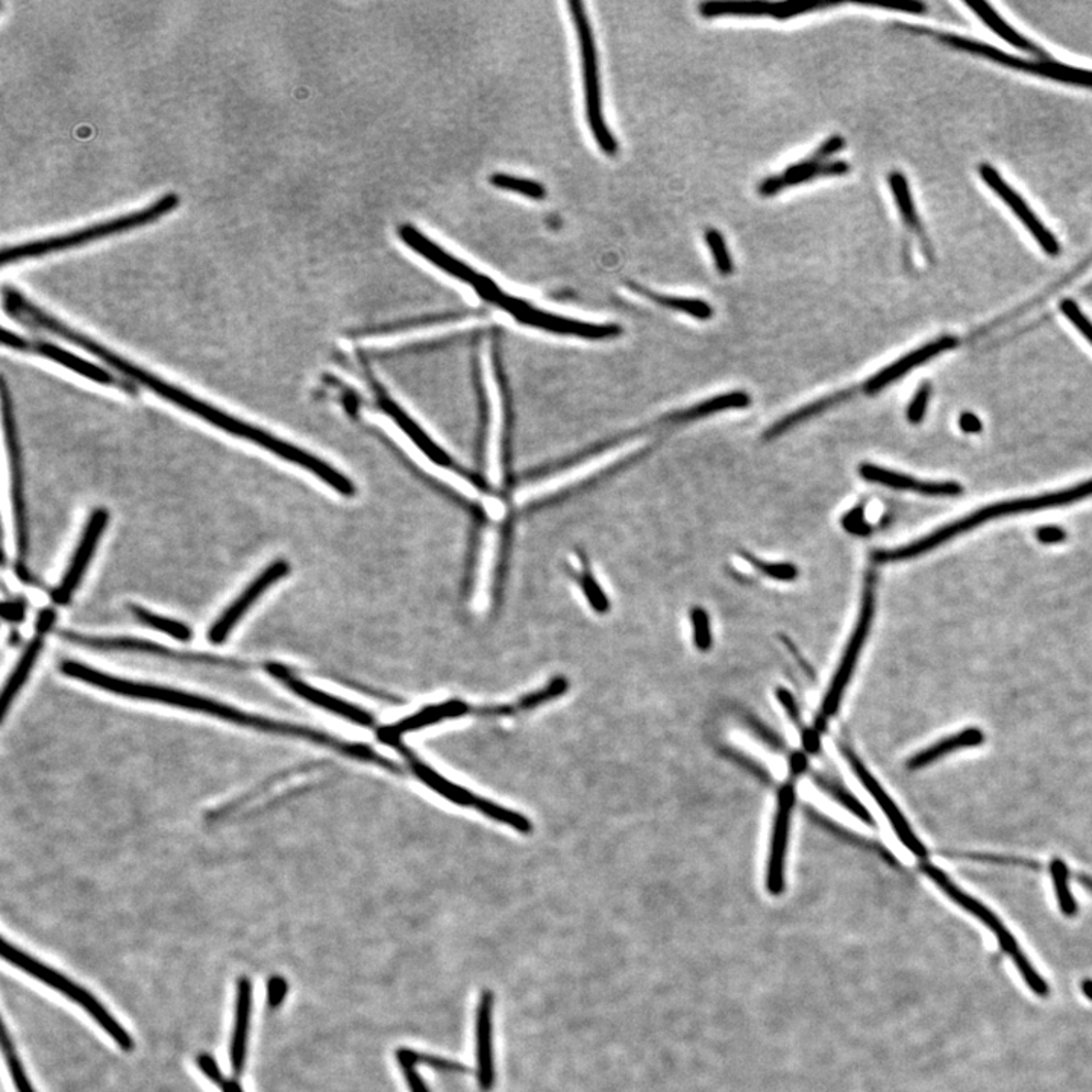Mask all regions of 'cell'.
Wrapping results in <instances>:
<instances>
[{"instance_id":"obj_24","label":"cell","mask_w":1092,"mask_h":1092,"mask_svg":"<svg viewBox=\"0 0 1092 1092\" xmlns=\"http://www.w3.org/2000/svg\"><path fill=\"white\" fill-rule=\"evenodd\" d=\"M494 992L485 991L479 998L476 1010V1076L483 1092H489L495 1085L494 1046H492V1011H494Z\"/></svg>"},{"instance_id":"obj_53","label":"cell","mask_w":1092,"mask_h":1092,"mask_svg":"<svg viewBox=\"0 0 1092 1092\" xmlns=\"http://www.w3.org/2000/svg\"><path fill=\"white\" fill-rule=\"evenodd\" d=\"M2 341L5 346L11 348V350L21 351V353H27L28 351L29 338L19 336L18 333H12L6 328L3 330Z\"/></svg>"},{"instance_id":"obj_45","label":"cell","mask_w":1092,"mask_h":1092,"mask_svg":"<svg viewBox=\"0 0 1092 1092\" xmlns=\"http://www.w3.org/2000/svg\"><path fill=\"white\" fill-rule=\"evenodd\" d=\"M396 1061L401 1066V1071L404 1072L405 1082H407L411 1092H430L427 1084L422 1081L421 1074L418 1072L417 1064L405 1055L404 1049L396 1050Z\"/></svg>"},{"instance_id":"obj_14","label":"cell","mask_w":1092,"mask_h":1092,"mask_svg":"<svg viewBox=\"0 0 1092 1092\" xmlns=\"http://www.w3.org/2000/svg\"><path fill=\"white\" fill-rule=\"evenodd\" d=\"M842 755L843 757H846L847 762H849L850 768H852L853 772H855L856 777H858L859 782L862 783L863 788L868 791V794L871 795L872 800L878 803V806L881 807L882 812H884L885 817L888 818L889 823H891L892 829H894V832L895 834H897L898 839L901 840V843H903V846L906 847L907 850H909L912 855L917 856V858L920 859H926L927 855H929L926 846H924V843L921 842L920 839H918L917 834H915L914 830H912V827L909 826V823H907L906 818L903 817V814H901L900 808L895 806V803L894 801H892V798L889 797L888 794H886V791L884 788H882L881 783L875 781L874 775H872L871 772L866 769V766L863 765L862 762H860L859 757L856 756L855 753L852 752V750L846 749V747H843Z\"/></svg>"},{"instance_id":"obj_37","label":"cell","mask_w":1092,"mask_h":1092,"mask_svg":"<svg viewBox=\"0 0 1092 1092\" xmlns=\"http://www.w3.org/2000/svg\"><path fill=\"white\" fill-rule=\"evenodd\" d=\"M737 554L746 562H749L753 568H756L757 571L768 576V578L777 580V582H794V580H797L798 573H800L794 563L765 562V560L759 559L756 554L747 550H737Z\"/></svg>"},{"instance_id":"obj_6","label":"cell","mask_w":1092,"mask_h":1092,"mask_svg":"<svg viewBox=\"0 0 1092 1092\" xmlns=\"http://www.w3.org/2000/svg\"><path fill=\"white\" fill-rule=\"evenodd\" d=\"M2 958L5 959L6 962L18 966L19 969L27 972V974L32 975V978L43 982L47 987L57 989L58 992H63V994L66 995V997H69L70 1000L78 1003L84 1011H87V1013L92 1015L93 1020H95L96 1023H98L99 1026H101L102 1029L115 1040V1044H118L122 1050H125V1052H131V1050H134V1039L131 1038L130 1033H128L127 1030L115 1021V1018L112 1017V1015L109 1014L89 991L80 988L75 982L69 981L66 975L55 971L51 966L44 965V963L32 958L28 953L22 952L19 947L12 946L8 940H3Z\"/></svg>"},{"instance_id":"obj_35","label":"cell","mask_w":1092,"mask_h":1092,"mask_svg":"<svg viewBox=\"0 0 1092 1092\" xmlns=\"http://www.w3.org/2000/svg\"><path fill=\"white\" fill-rule=\"evenodd\" d=\"M489 183L496 187V189L518 193V195L533 199V201H542L547 196L545 187H543L542 184L533 181V179L521 178V176L507 175V173H494V175L489 178Z\"/></svg>"},{"instance_id":"obj_38","label":"cell","mask_w":1092,"mask_h":1092,"mask_svg":"<svg viewBox=\"0 0 1092 1092\" xmlns=\"http://www.w3.org/2000/svg\"><path fill=\"white\" fill-rule=\"evenodd\" d=\"M817 783L818 785H820V788L823 789L824 792H827V794H829L830 797L833 798V800H836L837 803L842 804V806L846 807L847 810L852 812V814L856 815V817H858L859 820H862L863 823L869 824V826L874 823V820H872L871 815H869V812L866 810L865 806L860 803V801L858 800V798L855 797V795L850 794L849 791H846V788H842V786H837L836 783L829 781V779L826 777H818Z\"/></svg>"},{"instance_id":"obj_1","label":"cell","mask_w":1092,"mask_h":1092,"mask_svg":"<svg viewBox=\"0 0 1092 1092\" xmlns=\"http://www.w3.org/2000/svg\"><path fill=\"white\" fill-rule=\"evenodd\" d=\"M3 307H5L8 315H11V318L18 319L22 324L34 325V327L41 328V330L49 331L54 336L76 344L80 350L98 357L109 367L124 373L128 378L134 379L138 385L157 393L158 396L166 399V401L178 405L183 410L201 418L202 421L209 422L214 427L221 428L225 433L233 434V436L240 437V439L250 440V442L259 444L263 450L282 457L286 462L298 465L299 468L307 469L312 475L327 483L337 494L343 496L354 495L353 483L343 473L338 472L336 468L325 463L324 460L318 459V457L301 450V448L295 446V444L278 439L273 434L266 433L261 428L254 427V425L240 421V419L230 417L225 411L216 408L214 405L196 398L192 393L183 391V389L164 382L160 376L141 369L137 364L128 362L124 357L118 356L114 351L102 346L101 343L93 340V338L84 336V334L70 328L69 325L64 324V322L58 321L49 312L41 310L40 307L29 301L27 296L22 295L14 287H3Z\"/></svg>"},{"instance_id":"obj_20","label":"cell","mask_w":1092,"mask_h":1092,"mask_svg":"<svg viewBox=\"0 0 1092 1092\" xmlns=\"http://www.w3.org/2000/svg\"><path fill=\"white\" fill-rule=\"evenodd\" d=\"M850 164L847 161L836 160L829 163H817L806 157V160L798 161L792 166L786 167L781 175L768 176L757 187V192L762 198H772L789 187L800 186V184L818 178H830V176H843L850 172Z\"/></svg>"},{"instance_id":"obj_52","label":"cell","mask_w":1092,"mask_h":1092,"mask_svg":"<svg viewBox=\"0 0 1092 1092\" xmlns=\"http://www.w3.org/2000/svg\"><path fill=\"white\" fill-rule=\"evenodd\" d=\"M777 697L779 700H781L783 707H785V710L788 712V717L791 718L794 723L798 724V721H800V710H798V705L797 702H795L794 697H792L786 689H781Z\"/></svg>"},{"instance_id":"obj_2","label":"cell","mask_w":1092,"mask_h":1092,"mask_svg":"<svg viewBox=\"0 0 1092 1092\" xmlns=\"http://www.w3.org/2000/svg\"><path fill=\"white\" fill-rule=\"evenodd\" d=\"M63 674L70 679L79 680L93 688L122 695V697L134 698V700L161 702V704L173 705L184 710L198 712L208 715L218 720L227 721L235 726L253 728L263 733L278 734V736L296 737V739L308 740L318 746L327 747L340 755H346L350 742L315 730V728L296 726V724L285 723V721L270 720L260 715L247 714V712L235 708L233 705L224 704L199 695L187 694L164 686L147 685V683L130 682V680L119 679V676L105 674V672L93 669L84 663L67 660L61 665Z\"/></svg>"},{"instance_id":"obj_29","label":"cell","mask_w":1092,"mask_h":1092,"mask_svg":"<svg viewBox=\"0 0 1092 1092\" xmlns=\"http://www.w3.org/2000/svg\"><path fill=\"white\" fill-rule=\"evenodd\" d=\"M855 395L856 389H847V391L832 393V395L824 396V398L818 399V401L810 402V404L792 411L788 417L782 418L781 421L771 425V427L763 433V439H777L779 436H782L786 431L797 427L801 422L818 417V415L824 413V411L829 410V408L834 407V405L849 401V399L853 398Z\"/></svg>"},{"instance_id":"obj_43","label":"cell","mask_w":1092,"mask_h":1092,"mask_svg":"<svg viewBox=\"0 0 1092 1092\" xmlns=\"http://www.w3.org/2000/svg\"><path fill=\"white\" fill-rule=\"evenodd\" d=\"M580 585H582L583 591H585L586 598L591 602L592 608H594L595 611H598V614H607L608 608H610V602H608L602 589L599 588L597 578L589 572V569H585Z\"/></svg>"},{"instance_id":"obj_23","label":"cell","mask_w":1092,"mask_h":1092,"mask_svg":"<svg viewBox=\"0 0 1092 1092\" xmlns=\"http://www.w3.org/2000/svg\"><path fill=\"white\" fill-rule=\"evenodd\" d=\"M858 470L859 475L866 482L897 489V491L917 492V494L927 496H958L963 492L962 486L958 483L920 482L914 476L882 468L872 463H860Z\"/></svg>"},{"instance_id":"obj_8","label":"cell","mask_w":1092,"mask_h":1092,"mask_svg":"<svg viewBox=\"0 0 1092 1092\" xmlns=\"http://www.w3.org/2000/svg\"><path fill=\"white\" fill-rule=\"evenodd\" d=\"M875 583H878V575H875V572L872 571V569H868V572H866L865 575V585H863V595L862 602H860L858 623H856L852 637H850L849 643H847L846 650H843L842 659H840L836 672H834V675L832 676V682H830L829 689H827L826 697H824L823 702H821L817 723H815V728H817L818 731L826 728L829 721L832 720L834 715H836V712L839 710L840 701H842L843 695H846L847 686L852 682V676L855 674L860 653H862L863 647H865L869 630H871L872 620H874Z\"/></svg>"},{"instance_id":"obj_44","label":"cell","mask_w":1092,"mask_h":1092,"mask_svg":"<svg viewBox=\"0 0 1092 1092\" xmlns=\"http://www.w3.org/2000/svg\"><path fill=\"white\" fill-rule=\"evenodd\" d=\"M958 859L974 860V862L995 863V865L1023 866V868L1038 869L1039 863L1035 860L1011 858V856L981 855V853H956Z\"/></svg>"},{"instance_id":"obj_39","label":"cell","mask_w":1092,"mask_h":1092,"mask_svg":"<svg viewBox=\"0 0 1092 1092\" xmlns=\"http://www.w3.org/2000/svg\"><path fill=\"white\" fill-rule=\"evenodd\" d=\"M704 238L708 251H710L715 269L718 270L721 276H730L733 273L734 264L724 235L720 231L715 230V228H708V230H705Z\"/></svg>"},{"instance_id":"obj_12","label":"cell","mask_w":1092,"mask_h":1092,"mask_svg":"<svg viewBox=\"0 0 1092 1092\" xmlns=\"http://www.w3.org/2000/svg\"><path fill=\"white\" fill-rule=\"evenodd\" d=\"M109 515L105 508H95L90 515L72 560L67 566L66 573L61 578L60 585L54 589L53 601L57 605H66L72 599L73 594L78 591L80 582L92 563L99 540L104 534Z\"/></svg>"},{"instance_id":"obj_55","label":"cell","mask_w":1092,"mask_h":1092,"mask_svg":"<svg viewBox=\"0 0 1092 1092\" xmlns=\"http://www.w3.org/2000/svg\"><path fill=\"white\" fill-rule=\"evenodd\" d=\"M2 615L3 620L14 621V623H19V621L24 620L25 607L22 604H12V602H5V604H3Z\"/></svg>"},{"instance_id":"obj_46","label":"cell","mask_w":1092,"mask_h":1092,"mask_svg":"<svg viewBox=\"0 0 1092 1092\" xmlns=\"http://www.w3.org/2000/svg\"><path fill=\"white\" fill-rule=\"evenodd\" d=\"M1061 310L1066 316L1069 322L1087 337V340L1092 344V322L1085 316V312L1079 308L1071 299H1065L1062 301Z\"/></svg>"},{"instance_id":"obj_41","label":"cell","mask_w":1092,"mask_h":1092,"mask_svg":"<svg viewBox=\"0 0 1092 1092\" xmlns=\"http://www.w3.org/2000/svg\"><path fill=\"white\" fill-rule=\"evenodd\" d=\"M689 618H691L692 628H694L695 647L700 651L710 650L714 639H712L710 618H708L707 611L697 605V607L691 608Z\"/></svg>"},{"instance_id":"obj_15","label":"cell","mask_w":1092,"mask_h":1092,"mask_svg":"<svg viewBox=\"0 0 1092 1092\" xmlns=\"http://www.w3.org/2000/svg\"><path fill=\"white\" fill-rule=\"evenodd\" d=\"M2 396L6 443H8L9 459H11L12 504H14L15 531H18V551L21 559L27 560L29 534L27 504H25L24 466H22L21 462V446H19L18 431H15L14 417H12V405L11 401H9V393L5 383H3Z\"/></svg>"},{"instance_id":"obj_22","label":"cell","mask_w":1092,"mask_h":1092,"mask_svg":"<svg viewBox=\"0 0 1092 1092\" xmlns=\"http://www.w3.org/2000/svg\"><path fill=\"white\" fill-rule=\"evenodd\" d=\"M956 343H958V340H956L955 337L946 336L937 338L935 341H930V343L924 344V346L918 348V350L912 351V353L901 357L897 362L889 364V366L879 370V372L875 373V375H872L871 378L866 379L862 391L868 396L878 395V393L884 391V389L888 388L892 383L903 378V376L906 375L907 372H911V370H914L915 367L929 362L933 357L939 356V354L946 353V351L953 350V348L956 346Z\"/></svg>"},{"instance_id":"obj_58","label":"cell","mask_w":1092,"mask_h":1092,"mask_svg":"<svg viewBox=\"0 0 1092 1092\" xmlns=\"http://www.w3.org/2000/svg\"><path fill=\"white\" fill-rule=\"evenodd\" d=\"M1078 881L1082 882V885H1084L1085 888L1088 889V891L1092 892V878H1090V875H1078Z\"/></svg>"},{"instance_id":"obj_4","label":"cell","mask_w":1092,"mask_h":1092,"mask_svg":"<svg viewBox=\"0 0 1092 1092\" xmlns=\"http://www.w3.org/2000/svg\"><path fill=\"white\" fill-rule=\"evenodd\" d=\"M178 207L179 196L176 193H166V195L157 199L154 204H151L150 207L138 209V211L118 216V218L108 219V221L99 222V224H93L90 227L80 228V230L70 231V233L25 241V243L15 244V246H5L2 250V266L6 267L8 264L19 263V261L41 259V257L51 256V254L76 250V247L86 246L92 241L102 240V238L112 237V235L130 233V231L137 230V228L156 224L164 216L170 214Z\"/></svg>"},{"instance_id":"obj_21","label":"cell","mask_w":1092,"mask_h":1092,"mask_svg":"<svg viewBox=\"0 0 1092 1092\" xmlns=\"http://www.w3.org/2000/svg\"><path fill=\"white\" fill-rule=\"evenodd\" d=\"M483 379H485L486 393H488L489 407V439H488V468L489 476L495 483L501 482V442L502 428H504V410H502L501 392L495 376L494 354L488 351V356L483 357Z\"/></svg>"},{"instance_id":"obj_57","label":"cell","mask_w":1092,"mask_h":1092,"mask_svg":"<svg viewBox=\"0 0 1092 1092\" xmlns=\"http://www.w3.org/2000/svg\"><path fill=\"white\" fill-rule=\"evenodd\" d=\"M1082 991L1087 995L1088 1000L1092 1001V981H1084V984H1082Z\"/></svg>"},{"instance_id":"obj_9","label":"cell","mask_w":1092,"mask_h":1092,"mask_svg":"<svg viewBox=\"0 0 1092 1092\" xmlns=\"http://www.w3.org/2000/svg\"><path fill=\"white\" fill-rule=\"evenodd\" d=\"M495 307L508 312L511 318L517 319L522 325L548 331V333L559 334V336L604 340V338L618 337L623 334V330L618 325L589 324V322L563 318V316L539 310V308L528 304L524 299L515 298V296L507 295V293H502L499 296L498 301L495 302Z\"/></svg>"},{"instance_id":"obj_7","label":"cell","mask_w":1092,"mask_h":1092,"mask_svg":"<svg viewBox=\"0 0 1092 1092\" xmlns=\"http://www.w3.org/2000/svg\"><path fill=\"white\" fill-rule=\"evenodd\" d=\"M582 57L583 80H585L586 118L599 150L607 156L618 153L617 138L605 124L602 114L601 80H599L598 53L592 34L591 22L582 2L568 3Z\"/></svg>"},{"instance_id":"obj_50","label":"cell","mask_w":1092,"mask_h":1092,"mask_svg":"<svg viewBox=\"0 0 1092 1092\" xmlns=\"http://www.w3.org/2000/svg\"><path fill=\"white\" fill-rule=\"evenodd\" d=\"M287 994V984L283 978H272L267 985V1000L272 1007L283 1003Z\"/></svg>"},{"instance_id":"obj_18","label":"cell","mask_w":1092,"mask_h":1092,"mask_svg":"<svg viewBox=\"0 0 1092 1092\" xmlns=\"http://www.w3.org/2000/svg\"><path fill=\"white\" fill-rule=\"evenodd\" d=\"M979 173H981L982 179H984L989 189H991L992 192H994L995 195L1007 205V207L1013 209L1018 221H1020L1021 224L1027 228V231L1035 237L1039 246L1043 247L1049 256H1058L1059 251H1061L1058 238L1050 233L1049 228L1039 221L1038 216L1030 209L1029 205H1027L1026 202H1024V199L1015 192L1013 187L1001 178L1000 173H998L994 167L989 166V164H982V166L979 167Z\"/></svg>"},{"instance_id":"obj_19","label":"cell","mask_w":1092,"mask_h":1092,"mask_svg":"<svg viewBox=\"0 0 1092 1092\" xmlns=\"http://www.w3.org/2000/svg\"><path fill=\"white\" fill-rule=\"evenodd\" d=\"M398 235L411 251L419 254L422 259L433 264L437 269L442 270L446 275L453 276V278L459 279L460 283H465L470 287L475 286L478 282L482 273L476 272L473 267H470L465 261L457 259L453 254L446 253L442 246L434 243L430 237L422 234L413 225H401L398 228Z\"/></svg>"},{"instance_id":"obj_16","label":"cell","mask_w":1092,"mask_h":1092,"mask_svg":"<svg viewBox=\"0 0 1092 1092\" xmlns=\"http://www.w3.org/2000/svg\"><path fill=\"white\" fill-rule=\"evenodd\" d=\"M266 669L273 679L282 682L289 691L301 697L302 700L311 702V704L318 705V707L324 708L330 714L337 715V717L343 718L350 723L359 724V726L367 728L375 727V720H373L372 715L367 714L366 710L357 707V705L351 704V702L325 694L321 689L312 688L304 680L293 674L286 666L279 665V663H267Z\"/></svg>"},{"instance_id":"obj_26","label":"cell","mask_w":1092,"mask_h":1092,"mask_svg":"<svg viewBox=\"0 0 1092 1092\" xmlns=\"http://www.w3.org/2000/svg\"><path fill=\"white\" fill-rule=\"evenodd\" d=\"M251 1007H253V985L247 978L238 979L235 1023L231 1040V1066L234 1079L240 1078L246 1064L247 1036H250Z\"/></svg>"},{"instance_id":"obj_28","label":"cell","mask_w":1092,"mask_h":1092,"mask_svg":"<svg viewBox=\"0 0 1092 1092\" xmlns=\"http://www.w3.org/2000/svg\"><path fill=\"white\" fill-rule=\"evenodd\" d=\"M984 742L985 734L982 733V730H979L978 727L966 728L961 733L946 737V739L930 746L929 749L911 757L909 762H907V768L912 769V771L926 768L930 763L936 762L940 757L952 755L956 750L971 749V747H979Z\"/></svg>"},{"instance_id":"obj_36","label":"cell","mask_w":1092,"mask_h":1092,"mask_svg":"<svg viewBox=\"0 0 1092 1092\" xmlns=\"http://www.w3.org/2000/svg\"><path fill=\"white\" fill-rule=\"evenodd\" d=\"M1050 874H1052L1053 886H1055L1056 895H1058L1059 907H1061L1062 914L1065 917H1074L1078 912V904H1076L1074 897H1072L1071 889H1069V871L1066 868L1064 860L1053 859L1050 862Z\"/></svg>"},{"instance_id":"obj_34","label":"cell","mask_w":1092,"mask_h":1092,"mask_svg":"<svg viewBox=\"0 0 1092 1092\" xmlns=\"http://www.w3.org/2000/svg\"><path fill=\"white\" fill-rule=\"evenodd\" d=\"M889 187H891L892 196H894L895 204H897L898 211H900L904 224L909 228H914V230L920 228L917 209H915L914 199H912L909 184H907L906 176L900 172H892L891 175H889Z\"/></svg>"},{"instance_id":"obj_5","label":"cell","mask_w":1092,"mask_h":1092,"mask_svg":"<svg viewBox=\"0 0 1092 1092\" xmlns=\"http://www.w3.org/2000/svg\"><path fill=\"white\" fill-rule=\"evenodd\" d=\"M920 869L923 871V874H926L927 878L933 882V884L937 885V888H939L944 894L949 895L955 903H958L959 906H962L963 909L969 912V914L974 915L982 924H985V926L994 933L995 937H997L998 944H1000L1001 950L1013 958L1015 966H1017L1020 974L1023 975L1027 987L1032 989V991L1035 992L1036 995H1039V997H1047V995H1049V985H1047V982L1040 978L1038 972H1036L1035 966H1033L1032 963L1029 962V959H1027V956L1024 955L1023 950L1020 949L1017 940H1015L1013 933L1007 930V927L1001 923L1000 918H998L994 912L985 906V904H982L981 901L975 900L971 895L963 892L962 889L942 871V869L937 868L933 863L923 862L920 865Z\"/></svg>"},{"instance_id":"obj_30","label":"cell","mask_w":1092,"mask_h":1092,"mask_svg":"<svg viewBox=\"0 0 1092 1092\" xmlns=\"http://www.w3.org/2000/svg\"><path fill=\"white\" fill-rule=\"evenodd\" d=\"M37 636L28 643L27 650H25L24 656L19 660L18 666H15L14 672L9 676L8 683L3 688L2 694V720L8 717L9 708H11L12 702H14L18 695L21 694L22 688L27 683L29 674L34 668L35 662H37L38 656H40L41 650L44 646V634L47 631L38 630Z\"/></svg>"},{"instance_id":"obj_42","label":"cell","mask_w":1092,"mask_h":1092,"mask_svg":"<svg viewBox=\"0 0 1092 1092\" xmlns=\"http://www.w3.org/2000/svg\"><path fill=\"white\" fill-rule=\"evenodd\" d=\"M405 1055L415 1062V1064H425L431 1066L433 1069L442 1072H470L468 1066L460 1064L457 1061H451V1059L440 1058V1056L425 1055V1053H419L417 1050L404 1049Z\"/></svg>"},{"instance_id":"obj_54","label":"cell","mask_w":1092,"mask_h":1092,"mask_svg":"<svg viewBox=\"0 0 1092 1092\" xmlns=\"http://www.w3.org/2000/svg\"><path fill=\"white\" fill-rule=\"evenodd\" d=\"M1039 542L1043 543H1059L1065 539V531L1059 527H1044L1039 528L1038 534Z\"/></svg>"},{"instance_id":"obj_25","label":"cell","mask_w":1092,"mask_h":1092,"mask_svg":"<svg viewBox=\"0 0 1092 1092\" xmlns=\"http://www.w3.org/2000/svg\"><path fill=\"white\" fill-rule=\"evenodd\" d=\"M27 353L37 354V356L44 357V359L53 360V362L61 364V366L67 367L72 372L78 373L84 378L92 379V382L98 383V385L105 386H121L125 388V391H131L130 386L125 385L121 379L112 376L111 373L106 372L101 366L87 362V360L80 359L75 354L69 353L63 348L57 346V344L49 343L44 340H31L29 338Z\"/></svg>"},{"instance_id":"obj_27","label":"cell","mask_w":1092,"mask_h":1092,"mask_svg":"<svg viewBox=\"0 0 1092 1092\" xmlns=\"http://www.w3.org/2000/svg\"><path fill=\"white\" fill-rule=\"evenodd\" d=\"M752 404V396L743 391L723 393V395L712 396L705 401L698 402L692 407L672 411L662 419L663 425H683L698 419L708 418L721 411L734 410V408H747Z\"/></svg>"},{"instance_id":"obj_13","label":"cell","mask_w":1092,"mask_h":1092,"mask_svg":"<svg viewBox=\"0 0 1092 1092\" xmlns=\"http://www.w3.org/2000/svg\"><path fill=\"white\" fill-rule=\"evenodd\" d=\"M289 572L290 565L286 560H275V562L266 566V568H264L263 571H261L259 575L246 586V589H244V591L241 592L230 605H228L227 610L219 617V620L211 625V628H209L208 631V639L211 640L212 643L224 642V640L230 636L231 631L234 630L235 625L240 623L241 618H243L244 615L250 611V608L263 597L264 592L269 591L275 583L285 578Z\"/></svg>"},{"instance_id":"obj_32","label":"cell","mask_w":1092,"mask_h":1092,"mask_svg":"<svg viewBox=\"0 0 1092 1092\" xmlns=\"http://www.w3.org/2000/svg\"><path fill=\"white\" fill-rule=\"evenodd\" d=\"M965 5L968 6V8L971 9V11L974 12V14L978 15V18L981 19L992 32H995L998 37L1003 38L1007 43L1013 44L1017 49L1033 55H1043L1038 46H1035L1032 41L1027 40L1023 35L1018 34V32L1015 31L1013 27H1010V25H1007L1006 22H1004L1003 19H1001L1000 15L988 5V3L965 2Z\"/></svg>"},{"instance_id":"obj_48","label":"cell","mask_w":1092,"mask_h":1092,"mask_svg":"<svg viewBox=\"0 0 1092 1092\" xmlns=\"http://www.w3.org/2000/svg\"><path fill=\"white\" fill-rule=\"evenodd\" d=\"M843 147H846V138H843L842 135L839 134L832 135V137H829L826 141H823V143H821L820 146L815 150V153L810 154L808 158H810V160L817 161V163H829L830 158L836 156V154H839L840 151L843 150Z\"/></svg>"},{"instance_id":"obj_49","label":"cell","mask_w":1092,"mask_h":1092,"mask_svg":"<svg viewBox=\"0 0 1092 1092\" xmlns=\"http://www.w3.org/2000/svg\"><path fill=\"white\" fill-rule=\"evenodd\" d=\"M842 527L843 530L855 534V536H868L871 527L866 524L863 505H858V507L853 508L842 518Z\"/></svg>"},{"instance_id":"obj_33","label":"cell","mask_w":1092,"mask_h":1092,"mask_svg":"<svg viewBox=\"0 0 1092 1092\" xmlns=\"http://www.w3.org/2000/svg\"><path fill=\"white\" fill-rule=\"evenodd\" d=\"M131 610L141 624L147 625V627L154 628V630L161 631V633L167 634V636L173 637V639L181 640V642H187V640L192 639V628H190L189 625L179 623V621L170 620V618L161 617V615L146 610V608L140 607V605H134Z\"/></svg>"},{"instance_id":"obj_31","label":"cell","mask_w":1092,"mask_h":1092,"mask_svg":"<svg viewBox=\"0 0 1092 1092\" xmlns=\"http://www.w3.org/2000/svg\"><path fill=\"white\" fill-rule=\"evenodd\" d=\"M628 287L637 295L646 296L647 299H650L654 304L660 305V307L685 312V315L698 319V321H710L714 318V308L707 301H702V299L663 295V293L653 292V290L636 285V283H628Z\"/></svg>"},{"instance_id":"obj_40","label":"cell","mask_w":1092,"mask_h":1092,"mask_svg":"<svg viewBox=\"0 0 1092 1092\" xmlns=\"http://www.w3.org/2000/svg\"><path fill=\"white\" fill-rule=\"evenodd\" d=\"M496 556V534L494 530H489L485 536V543H483L482 557H479L478 566V580H476V591L478 594H486L491 586L492 571H494Z\"/></svg>"},{"instance_id":"obj_3","label":"cell","mask_w":1092,"mask_h":1092,"mask_svg":"<svg viewBox=\"0 0 1092 1092\" xmlns=\"http://www.w3.org/2000/svg\"><path fill=\"white\" fill-rule=\"evenodd\" d=\"M1088 496H1092V479L1087 483H1082V485L1076 486V488L1053 492V494L1035 496V498L997 502V504L981 508V510L974 511V514L968 515V517L962 518V520L953 522V524L946 525V527L933 531L929 536L911 543V545L895 548V550L874 551V553H872V562L882 565V563L903 562V560L915 559V557L921 556V554L929 553V551L935 550V548L942 545V543L949 542L953 537L959 536V534H963L965 531L972 530V528L979 527V525L985 524V522L995 520V518L1011 517V515L1032 514V511L1044 510V508L1061 507V505L1082 501V499L1088 498Z\"/></svg>"},{"instance_id":"obj_11","label":"cell","mask_w":1092,"mask_h":1092,"mask_svg":"<svg viewBox=\"0 0 1092 1092\" xmlns=\"http://www.w3.org/2000/svg\"><path fill=\"white\" fill-rule=\"evenodd\" d=\"M795 798L797 794H795L794 783H785L777 795V808H775L771 843H769L768 869H766V889L775 897L783 894L786 886V855H788Z\"/></svg>"},{"instance_id":"obj_56","label":"cell","mask_w":1092,"mask_h":1092,"mask_svg":"<svg viewBox=\"0 0 1092 1092\" xmlns=\"http://www.w3.org/2000/svg\"><path fill=\"white\" fill-rule=\"evenodd\" d=\"M959 427H961L965 433L974 434L982 430V422L981 419L975 417V415L963 413L961 419H959Z\"/></svg>"},{"instance_id":"obj_47","label":"cell","mask_w":1092,"mask_h":1092,"mask_svg":"<svg viewBox=\"0 0 1092 1092\" xmlns=\"http://www.w3.org/2000/svg\"><path fill=\"white\" fill-rule=\"evenodd\" d=\"M930 399V386L923 385L918 392L915 393L912 398L909 407H907L906 418L911 424L918 425L926 418L927 405H929Z\"/></svg>"},{"instance_id":"obj_17","label":"cell","mask_w":1092,"mask_h":1092,"mask_svg":"<svg viewBox=\"0 0 1092 1092\" xmlns=\"http://www.w3.org/2000/svg\"><path fill=\"white\" fill-rule=\"evenodd\" d=\"M818 2H704L698 5L702 19L771 18L791 21L807 12L820 11Z\"/></svg>"},{"instance_id":"obj_51","label":"cell","mask_w":1092,"mask_h":1092,"mask_svg":"<svg viewBox=\"0 0 1092 1092\" xmlns=\"http://www.w3.org/2000/svg\"><path fill=\"white\" fill-rule=\"evenodd\" d=\"M866 6H872V8L889 9V11L907 12V14H921L926 11L927 6L923 2H909L903 3V5H879V3H863Z\"/></svg>"},{"instance_id":"obj_10","label":"cell","mask_w":1092,"mask_h":1092,"mask_svg":"<svg viewBox=\"0 0 1092 1092\" xmlns=\"http://www.w3.org/2000/svg\"><path fill=\"white\" fill-rule=\"evenodd\" d=\"M936 38L937 40L942 41V43L956 47V49L982 55V57H987L989 60L995 61V63L1003 64V66L1006 67H1013V69L1024 70V72L1044 76V78L1059 80V82L1072 84V86L1088 87V89H1092V72H1090V70L1076 69V67L1065 66V64L1061 63H1053V61L1021 60V58L1013 57V55H1007L1001 53V51L994 49V47L989 46V44L979 43V41L968 40V38L958 37V35L937 34Z\"/></svg>"}]
</instances>
